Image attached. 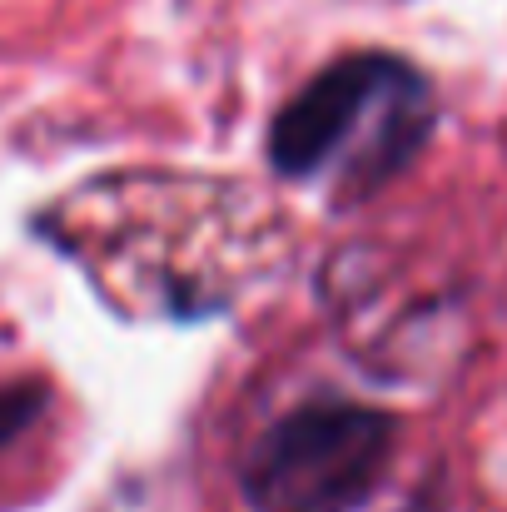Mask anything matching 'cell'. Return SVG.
Returning a JSON list of instances; mask_svg holds the SVG:
<instances>
[{
  "instance_id": "obj_1",
  "label": "cell",
  "mask_w": 507,
  "mask_h": 512,
  "mask_svg": "<svg viewBox=\"0 0 507 512\" xmlns=\"http://www.w3.org/2000/svg\"><path fill=\"white\" fill-rule=\"evenodd\" d=\"M433 125L428 80L393 55H353L329 65L274 120L269 155L294 179L368 194L393 179Z\"/></svg>"
},
{
  "instance_id": "obj_2",
  "label": "cell",
  "mask_w": 507,
  "mask_h": 512,
  "mask_svg": "<svg viewBox=\"0 0 507 512\" xmlns=\"http://www.w3.org/2000/svg\"><path fill=\"white\" fill-rule=\"evenodd\" d=\"M393 423L358 403H309L279 418L249 453L254 512H348L388 468Z\"/></svg>"
},
{
  "instance_id": "obj_3",
  "label": "cell",
  "mask_w": 507,
  "mask_h": 512,
  "mask_svg": "<svg viewBox=\"0 0 507 512\" xmlns=\"http://www.w3.org/2000/svg\"><path fill=\"white\" fill-rule=\"evenodd\" d=\"M45 408V388L35 383H0V448L20 438Z\"/></svg>"
}]
</instances>
